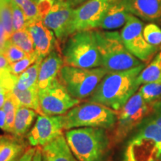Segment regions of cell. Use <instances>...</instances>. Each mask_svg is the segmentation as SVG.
<instances>
[{
	"label": "cell",
	"mask_w": 161,
	"mask_h": 161,
	"mask_svg": "<svg viewBox=\"0 0 161 161\" xmlns=\"http://www.w3.org/2000/svg\"><path fill=\"white\" fill-rule=\"evenodd\" d=\"M144 68L145 64L142 63L132 69L108 72L88 101L117 111L135 94L140 85L138 76Z\"/></svg>",
	"instance_id": "1"
},
{
	"label": "cell",
	"mask_w": 161,
	"mask_h": 161,
	"mask_svg": "<svg viewBox=\"0 0 161 161\" xmlns=\"http://www.w3.org/2000/svg\"><path fill=\"white\" fill-rule=\"evenodd\" d=\"M64 136L78 161H106L111 140L107 129L84 127L66 130Z\"/></svg>",
	"instance_id": "2"
},
{
	"label": "cell",
	"mask_w": 161,
	"mask_h": 161,
	"mask_svg": "<svg viewBox=\"0 0 161 161\" xmlns=\"http://www.w3.org/2000/svg\"><path fill=\"white\" fill-rule=\"evenodd\" d=\"M62 44L60 52L64 65L85 69L102 66L94 30L76 31Z\"/></svg>",
	"instance_id": "3"
},
{
	"label": "cell",
	"mask_w": 161,
	"mask_h": 161,
	"mask_svg": "<svg viewBox=\"0 0 161 161\" xmlns=\"http://www.w3.org/2000/svg\"><path fill=\"white\" fill-rule=\"evenodd\" d=\"M102 66L108 72L123 71L136 67L142 63L126 49L120 33L108 30L95 29Z\"/></svg>",
	"instance_id": "4"
},
{
	"label": "cell",
	"mask_w": 161,
	"mask_h": 161,
	"mask_svg": "<svg viewBox=\"0 0 161 161\" xmlns=\"http://www.w3.org/2000/svg\"><path fill=\"white\" fill-rule=\"evenodd\" d=\"M116 120V110L89 101L77 104L62 115L64 130L84 127L111 129L115 126Z\"/></svg>",
	"instance_id": "5"
},
{
	"label": "cell",
	"mask_w": 161,
	"mask_h": 161,
	"mask_svg": "<svg viewBox=\"0 0 161 161\" xmlns=\"http://www.w3.org/2000/svg\"><path fill=\"white\" fill-rule=\"evenodd\" d=\"M108 72L102 66L85 69L64 65L58 78L72 97L81 101L90 98Z\"/></svg>",
	"instance_id": "6"
},
{
	"label": "cell",
	"mask_w": 161,
	"mask_h": 161,
	"mask_svg": "<svg viewBox=\"0 0 161 161\" xmlns=\"http://www.w3.org/2000/svg\"><path fill=\"white\" fill-rule=\"evenodd\" d=\"M151 108L140 92L129 98L121 109L116 111L117 120L114 128L113 140L119 142L124 140L131 130L140 125L147 117Z\"/></svg>",
	"instance_id": "7"
},
{
	"label": "cell",
	"mask_w": 161,
	"mask_h": 161,
	"mask_svg": "<svg viewBox=\"0 0 161 161\" xmlns=\"http://www.w3.org/2000/svg\"><path fill=\"white\" fill-rule=\"evenodd\" d=\"M40 108L42 115H64L81 101L72 97L59 78L48 87L38 90Z\"/></svg>",
	"instance_id": "8"
},
{
	"label": "cell",
	"mask_w": 161,
	"mask_h": 161,
	"mask_svg": "<svg viewBox=\"0 0 161 161\" xmlns=\"http://www.w3.org/2000/svg\"><path fill=\"white\" fill-rule=\"evenodd\" d=\"M143 23L140 19L130 14L120 32L126 49L143 62H148L158 52V47L147 43L143 36Z\"/></svg>",
	"instance_id": "9"
},
{
	"label": "cell",
	"mask_w": 161,
	"mask_h": 161,
	"mask_svg": "<svg viewBox=\"0 0 161 161\" xmlns=\"http://www.w3.org/2000/svg\"><path fill=\"white\" fill-rule=\"evenodd\" d=\"M116 0H88L73 9L70 34L95 30L99 26L104 14Z\"/></svg>",
	"instance_id": "10"
},
{
	"label": "cell",
	"mask_w": 161,
	"mask_h": 161,
	"mask_svg": "<svg viewBox=\"0 0 161 161\" xmlns=\"http://www.w3.org/2000/svg\"><path fill=\"white\" fill-rule=\"evenodd\" d=\"M62 115L46 116L38 114L37 120L27 135L30 146L43 147L64 134Z\"/></svg>",
	"instance_id": "11"
},
{
	"label": "cell",
	"mask_w": 161,
	"mask_h": 161,
	"mask_svg": "<svg viewBox=\"0 0 161 161\" xmlns=\"http://www.w3.org/2000/svg\"><path fill=\"white\" fill-rule=\"evenodd\" d=\"M73 9L65 0H57L43 18V23L55 33L59 43H63L71 35Z\"/></svg>",
	"instance_id": "12"
},
{
	"label": "cell",
	"mask_w": 161,
	"mask_h": 161,
	"mask_svg": "<svg viewBox=\"0 0 161 161\" xmlns=\"http://www.w3.org/2000/svg\"><path fill=\"white\" fill-rule=\"evenodd\" d=\"M160 154V147L154 139L135 132L127 144L124 161H158Z\"/></svg>",
	"instance_id": "13"
},
{
	"label": "cell",
	"mask_w": 161,
	"mask_h": 161,
	"mask_svg": "<svg viewBox=\"0 0 161 161\" xmlns=\"http://www.w3.org/2000/svg\"><path fill=\"white\" fill-rule=\"evenodd\" d=\"M26 29L31 34L35 51L41 58H46L57 48L60 49L59 42L55 33L46 26L42 19L28 23Z\"/></svg>",
	"instance_id": "14"
},
{
	"label": "cell",
	"mask_w": 161,
	"mask_h": 161,
	"mask_svg": "<svg viewBox=\"0 0 161 161\" xmlns=\"http://www.w3.org/2000/svg\"><path fill=\"white\" fill-rule=\"evenodd\" d=\"M64 66V59L60 49L53 50L44 58L40 64L38 74V90L48 87L56 78H58Z\"/></svg>",
	"instance_id": "15"
},
{
	"label": "cell",
	"mask_w": 161,
	"mask_h": 161,
	"mask_svg": "<svg viewBox=\"0 0 161 161\" xmlns=\"http://www.w3.org/2000/svg\"><path fill=\"white\" fill-rule=\"evenodd\" d=\"M127 10L139 19L161 23V0H123Z\"/></svg>",
	"instance_id": "16"
},
{
	"label": "cell",
	"mask_w": 161,
	"mask_h": 161,
	"mask_svg": "<svg viewBox=\"0 0 161 161\" xmlns=\"http://www.w3.org/2000/svg\"><path fill=\"white\" fill-rule=\"evenodd\" d=\"M41 148L46 161H78L70 149L64 134Z\"/></svg>",
	"instance_id": "17"
},
{
	"label": "cell",
	"mask_w": 161,
	"mask_h": 161,
	"mask_svg": "<svg viewBox=\"0 0 161 161\" xmlns=\"http://www.w3.org/2000/svg\"><path fill=\"white\" fill-rule=\"evenodd\" d=\"M130 13L123 0H116L104 14L99 29L114 30L125 25Z\"/></svg>",
	"instance_id": "18"
},
{
	"label": "cell",
	"mask_w": 161,
	"mask_h": 161,
	"mask_svg": "<svg viewBox=\"0 0 161 161\" xmlns=\"http://www.w3.org/2000/svg\"><path fill=\"white\" fill-rule=\"evenodd\" d=\"M38 114L31 108L19 106L16 113L13 134L17 138L23 136L30 129Z\"/></svg>",
	"instance_id": "19"
},
{
	"label": "cell",
	"mask_w": 161,
	"mask_h": 161,
	"mask_svg": "<svg viewBox=\"0 0 161 161\" xmlns=\"http://www.w3.org/2000/svg\"><path fill=\"white\" fill-rule=\"evenodd\" d=\"M25 147L15 137L4 136L0 142V161H13L21 157Z\"/></svg>",
	"instance_id": "20"
},
{
	"label": "cell",
	"mask_w": 161,
	"mask_h": 161,
	"mask_svg": "<svg viewBox=\"0 0 161 161\" xmlns=\"http://www.w3.org/2000/svg\"><path fill=\"white\" fill-rule=\"evenodd\" d=\"M12 92L17 98L20 106L31 108V109L35 110L38 114H41L37 86H32L25 90H19L14 86L12 90Z\"/></svg>",
	"instance_id": "21"
},
{
	"label": "cell",
	"mask_w": 161,
	"mask_h": 161,
	"mask_svg": "<svg viewBox=\"0 0 161 161\" xmlns=\"http://www.w3.org/2000/svg\"><path fill=\"white\" fill-rule=\"evenodd\" d=\"M159 81H161V52L141 71L138 76V82L140 84Z\"/></svg>",
	"instance_id": "22"
},
{
	"label": "cell",
	"mask_w": 161,
	"mask_h": 161,
	"mask_svg": "<svg viewBox=\"0 0 161 161\" xmlns=\"http://www.w3.org/2000/svg\"><path fill=\"white\" fill-rule=\"evenodd\" d=\"M43 59L38 60L18 76L15 87L19 90H25L32 86H37V78L40 66Z\"/></svg>",
	"instance_id": "23"
},
{
	"label": "cell",
	"mask_w": 161,
	"mask_h": 161,
	"mask_svg": "<svg viewBox=\"0 0 161 161\" xmlns=\"http://www.w3.org/2000/svg\"><path fill=\"white\" fill-rule=\"evenodd\" d=\"M19 106L20 104L17 98L11 92L6 98L3 106V110H5L6 114V126L5 131L13 134L16 113Z\"/></svg>",
	"instance_id": "24"
},
{
	"label": "cell",
	"mask_w": 161,
	"mask_h": 161,
	"mask_svg": "<svg viewBox=\"0 0 161 161\" xmlns=\"http://www.w3.org/2000/svg\"><path fill=\"white\" fill-rule=\"evenodd\" d=\"M8 40L12 43L23 49L25 53L30 54L35 52L33 40L27 29L14 31Z\"/></svg>",
	"instance_id": "25"
},
{
	"label": "cell",
	"mask_w": 161,
	"mask_h": 161,
	"mask_svg": "<svg viewBox=\"0 0 161 161\" xmlns=\"http://www.w3.org/2000/svg\"><path fill=\"white\" fill-rule=\"evenodd\" d=\"M13 1L23 10L28 23L35 20H43V14L35 0H13Z\"/></svg>",
	"instance_id": "26"
},
{
	"label": "cell",
	"mask_w": 161,
	"mask_h": 161,
	"mask_svg": "<svg viewBox=\"0 0 161 161\" xmlns=\"http://www.w3.org/2000/svg\"><path fill=\"white\" fill-rule=\"evenodd\" d=\"M139 92L146 103H154L161 98V81L145 84L140 88Z\"/></svg>",
	"instance_id": "27"
},
{
	"label": "cell",
	"mask_w": 161,
	"mask_h": 161,
	"mask_svg": "<svg viewBox=\"0 0 161 161\" xmlns=\"http://www.w3.org/2000/svg\"><path fill=\"white\" fill-rule=\"evenodd\" d=\"M136 133L154 139L161 148V127L153 123L146 118L137 127Z\"/></svg>",
	"instance_id": "28"
},
{
	"label": "cell",
	"mask_w": 161,
	"mask_h": 161,
	"mask_svg": "<svg viewBox=\"0 0 161 161\" xmlns=\"http://www.w3.org/2000/svg\"><path fill=\"white\" fill-rule=\"evenodd\" d=\"M40 59H43V58H40L37 55V52L35 51L32 53L28 54L23 59L14 62V63L9 64L10 71L14 75L19 76L25 69H27L29 66H31L32 64H34L36 61H37Z\"/></svg>",
	"instance_id": "29"
},
{
	"label": "cell",
	"mask_w": 161,
	"mask_h": 161,
	"mask_svg": "<svg viewBox=\"0 0 161 161\" xmlns=\"http://www.w3.org/2000/svg\"><path fill=\"white\" fill-rule=\"evenodd\" d=\"M143 36L147 43L158 47L161 45V29L154 23L147 24L143 28Z\"/></svg>",
	"instance_id": "30"
},
{
	"label": "cell",
	"mask_w": 161,
	"mask_h": 161,
	"mask_svg": "<svg viewBox=\"0 0 161 161\" xmlns=\"http://www.w3.org/2000/svg\"><path fill=\"white\" fill-rule=\"evenodd\" d=\"M3 52L9 64L14 63L23 59L28 55L23 49L12 43L9 40L5 42Z\"/></svg>",
	"instance_id": "31"
},
{
	"label": "cell",
	"mask_w": 161,
	"mask_h": 161,
	"mask_svg": "<svg viewBox=\"0 0 161 161\" xmlns=\"http://www.w3.org/2000/svg\"><path fill=\"white\" fill-rule=\"evenodd\" d=\"M12 9V23H13L14 31L26 29L27 27V19L25 14L20 8L13 0H11Z\"/></svg>",
	"instance_id": "32"
},
{
	"label": "cell",
	"mask_w": 161,
	"mask_h": 161,
	"mask_svg": "<svg viewBox=\"0 0 161 161\" xmlns=\"http://www.w3.org/2000/svg\"><path fill=\"white\" fill-rule=\"evenodd\" d=\"M150 115L146 119L153 123L161 127V98L151 104Z\"/></svg>",
	"instance_id": "33"
},
{
	"label": "cell",
	"mask_w": 161,
	"mask_h": 161,
	"mask_svg": "<svg viewBox=\"0 0 161 161\" xmlns=\"http://www.w3.org/2000/svg\"><path fill=\"white\" fill-rule=\"evenodd\" d=\"M37 149V147H31V148L25 149V152L21 157H20L19 161H32L33 157L35 155V153Z\"/></svg>",
	"instance_id": "34"
},
{
	"label": "cell",
	"mask_w": 161,
	"mask_h": 161,
	"mask_svg": "<svg viewBox=\"0 0 161 161\" xmlns=\"http://www.w3.org/2000/svg\"><path fill=\"white\" fill-rule=\"evenodd\" d=\"M6 41H7V40H6L5 30L1 19H0V51L3 50L4 46H5Z\"/></svg>",
	"instance_id": "35"
},
{
	"label": "cell",
	"mask_w": 161,
	"mask_h": 161,
	"mask_svg": "<svg viewBox=\"0 0 161 161\" xmlns=\"http://www.w3.org/2000/svg\"><path fill=\"white\" fill-rule=\"evenodd\" d=\"M9 68V63L3 51H0V72Z\"/></svg>",
	"instance_id": "36"
},
{
	"label": "cell",
	"mask_w": 161,
	"mask_h": 161,
	"mask_svg": "<svg viewBox=\"0 0 161 161\" xmlns=\"http://www.w3.org/2000/svg\"><path fill=\"white\" fill-rule=\"evenodd\" d=\"M6 126V114L3 108H0V128L5 130Z\"/></svg>",
	"instance_id": "37"
},
{
	"label": "cell",
	"mask_w": 161,
	"mask_h": 161,
	"mask_svg": "<svg viewBox=\"0 0 161 161\" xmlns=\"http://www.w3.org/2000/svg\"><path fill=\"white\" fill-rule=\"evenodd\" d=\"M32 161H43V153H42V148L38 146L35 153V155L33 157Z\"/></svg>",
	"instance_id": "38"
},
{
	"label": "cell",
	"mask_w": 161,
	"mask_h": 161,
	"mask_svg": "<svg viewBox=\"0 0 161 161\" xmlns=\"http://www.w3.org/2000/svg\"><path fill=\"white\" fill-rule=\"evenodd\" d=\"M65 1L69 4L71 7L75 8L78 7V6L82 5V4L86 3V2H87L88 0H65Z\"/></svg>",
	"instance_id": "39"
},
{
	"label": "cell",
	"mask_w": 161,
	"mask_h": 161,
	"mask_svg": "<svg viewBox=\"0 0 161 161\" xmlns=\"http://www.w3.org/2000/svg\"><path fill=\"white\" fill-rule=\"evenodd\" d=\"M11 92L6 91V90H0V108H3L4 103H5L6 98Z\"/></svg>",
	"instance_id": "40"
},
{
	"label": "cell",
	"mask_w": 161,
	"mask_h": 161,
	"mask_svg": "<svg viewBox=\"0 0 161 161\" xmlns=\"http://www.w3.org/2000/svg\"><path fill=\"white\" fill-rule=\"evenodd\" d=\"M19 158H20V157L19 158H16L15 160H14L13 161H19Z\"/></svg>",
	"instance_id": "41"
},
{
	"label": "cell",
	"mask_w": 161,
	"mask_h": 161,
	"mask_svg": "<svg viewBox=\"0 0 161 161\" xmlns=\"http://www.w3.org/2000/svg\"><path fill=\"white\" fill-rule=\"evenodd\" d=\"M2 139H3V136H0V142H1Z\"/></svg>",
	"instance_id": "42"
},
{
	"label": "cell",
	"mask_w": 161,
	"mask_h": 161,
	"mask_svg": "<svg viewBox=\"0 0 161 161\" xmlns=\"http://www.w3.org/2000/svg\"><path fill=\"white\" fill-rule=\"evenodd\" d=\"M158 161H161V154H160V158H159V159H158Z\"/></svg>",
	"instance_id": "43"
},
{
	"label": "cell",
	"mask_w": 161,
	"mask_h": 161,
	"mask_svg": "<svg viewBox=\"0 0 161 161\" xmlns=\"http://www.w3.org/2000/svg\"><path fill=\"white\" fill-rule=\"evenodd\" d=\"M43 161H46V159H45V158H43Z\"/></svg>",
	"instance_id": "44"
},
{
	"label": "cell",
	"mask_w": 161,
	"mask_h": 161,
	"mask_svg": "<svg viewBox=\"0 0 161 161\" xmlns=\"http://www.w3.org/2000/svg\"><path fill=\"white\" fill-rule=\"evenodd\" d=\"M3 90V89H2V88H1V87H0V90Z\"/></svg>",
	"instance_id": "45"
}]
</instances>
